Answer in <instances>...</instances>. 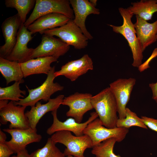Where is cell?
<instances>
[{
	"instance_id": "obj_1",
	"label": "cell",
	"mask_w": 157,
	"mask_h": 157,
	"mask_svg": "<svg viewBox=\"0 0 157 157\" xmlns=\"http://www.w3.org/2000/svg\"><path fill=\"white\" fill-rule=\"evenodd\" d=\"M91 102L103 126L109 128L117 127L119 118L117 106L114 96L109 87L92 96Z\"/></svg>"
},
{
	"instance_id": "obj_2",
	"label": "cell",
	"mask_w": 157,
	"mask_h": 157,
	"mask_svg": "<svg viewBox=\"0 0 157 157\" xmlns=\"http://www.w3.org/2000/svg\"><path fill=\"white\" fill-rule=\"evenodd\" d=\"M119 12L123 19V23L120 26L108 24L112 28L113 31L123 35L127 40L132 54L133 66L138 67L142 64L143 58V51L140 43L136 33L134 24L131 19L133 15L127 8H118Z\"/></svg>"
},
{
	"instance_id": "obj_3",
	"label": "cell",
	"mask_w": 157,
	"mask_h": 157,
	"mask_svg": "<svg viewBox=\"0 0 157 157\" xmlns=\"http://www.w3.org/2000/svg\"><path fill=\"white\" fill-rule=\"evenodd\" d=\"M55 67H52L47 74V78L40 86L33 89H29L26 85L28 92V96L24 99H21L18 102H14L17 105L25 106H34L40 100L48 101L51 99V96L56 92L62 90L64 87L57 83H54L56 78L54 75Z\"/></svg>"
},
{
	"instance_id": "obj_4",
	"label": "cell",
	"mask_w": 157,
	"mask_h": 157,
	"mask_svg": "<svg viewBox=\"0 0 157 157\" xmlns=\"http://www.w3.org/2000/svg\"><path fill=\"white\" fill-rule=\"evenodd\" d=\"M71 132L63 130L56 132L51 138L55 143L63 144L66 148L63 152L66 156L72 155L74 157H85L84 152L88 148L93 147L92 141L87 135H73Z\"/></svg>"
},
{
	"instance_id": "obj_5",
	"label": "cell",
	"mask_w": 157,
	"mask_h": 157,
	"mask_svg": "<svg viewBox=\"0 0 157 157\" xmlns=\"http://www.w3.org/2000/svg\"><path fill=\"white\" fill-rule=\"evenodd\" d=\"M53 13L63 14L71 19L74 17L73 9L68 0H36L34 9L24 24L28 27L40 17Z\"/></svg>"
},
{
	"instance_id": "obj_6",
	"label": "cell",
	"mask_w": 157,
	"mask_h": 157,
	"mask_svg": "<svg viewBox=\"0 0 157 157\" xmlns=\"http://www.w3.org/2000/svg\"><path fill=\"white\" fill-rule=\"evenodd\" d=\"M42 34L56 36L76 49H83L88 45L89 39L73 19H70L66 24L60 27L46 30Z\"/></svg>"
},
{
	"instance_id": "obj_7",
	"label": "cell",
	"mask_w": 157,
	"mask_h": 157,
	"mask_svg": "<svg viewBox=\"0 0 157 157\" xmlns=\"http://www.w3.org/2000/svg\"><path fill=\"white\" fill-rule=\"evenodd\" d=\"M129 131V129L124 128L106 127L103 125L99 119L97 118L88 124L83 133L90 138L93 147L111 138H115L117 142H121L125 138Z\"/></svg>"
},
{
	"instance_id": "obj_8",
	"label": "cell",
	"mask_w": 157,
	"mask_h": 157,
	"mask_svg": "<svg viewBox=\"0 0 157 157\" xmlns=\"http://www.w3.org/2000/svg\"><path fill=\"white\" fill-rule=\"evenodd\" d=\"M92 97L90 93L76 92L64 97L62 104L69 108L67 116L73 117L76 122L81 123L84 115L93 109L91 102Z\"/></svg>"
},
{
	"instance_id": "obj_9",
	"label": "cell",
	"mask_w": 157,
	"mask_h": 157,
	"mask_svg": "<svg viewBox=\"0 0 157 157\" xmlns=\"http://www.w3.org/2000/svg\"><path fill=\"white\" fill-rule=\"evenodd\" d=\"M69 48L70 46L59 38L43 34L40 44L34 49L31 59L52 56L58 59L66 53Z\"/></svg>"
},
{
	"instance_id": "obj_10",
	"label": "cell",
	"mask_w": 157,
	"mask_h": 157,
	"mask_svg": "<svg viewBox=\"0 0 157 157\" xmlns=\"http://www.w3.org/2000/svg\"><path fill=\"white\" fill-rule=\"evenodd\" d=\"M135 78H119L109 85V88L116 100L118 117H125L126 105L130 98L131 92L135 84Z\"/></svg>"
},
{
	"instance_id": "obj_11",
	"label": "cell",
	"mask_w": 157,
	"mask_h": 157,
	"mask_svg": "<svg viewBox=\"0 0 157 157\" xmlns=\"http://www.w3.org/2000/svg\"><path fill=\"white\" fill-rule=\"evenodd\" d=\"M26 106L16 105L10 101L4 108L0 109V122L2 124L10 122V129H26L30 128L28 120L25 115Z\"/></svg>"
},
{
	"instance_id": "obj_12",
	"label": "cell",
	"mask_w": 157,
	"mask_h": 157,
	"mask_svg": "<svg viewBox=\"0 0 157 157\" xmlns=\"http://www.w3.org/2000/svg\"><path fill=\"white\" fill-rule=\"evenodd\" d=\"M3 131L11 136V140L5 142L15 154L26 149L28 144L40 142L42 138L37 130L30 127L26 129H4Z\"/></svg>"
},
{
	"instance_id": "obj_13",
	"label": "cell",
	"mask_w": 157,
	"mask_h": 157,
	"mask_svg": "<svg viewBox=\"0 0 157 157\" xmlns=\"http://www.w3.org/2000/svg\"><path fill=\"white\" fill-rule=\"evenodd\" d=\"M22 23L18 13L7 18L3 22L1 28L5 43L0 47V57L6 59L10 54Z\"/></svg>"
},
{
	"instance_id": "obj_14",
	"label": "cell",
	"mask_w": 157,
	"mask_h": 157,
	"mask_svg": "<svg viewBox=\"0 0 157 157\" xmlns=\"http://www.w3.org/2000/svg\"><path fill=\"white\" fill-rule=\"evenodd\" d=\"M32 34L22 23L18 32L15 45L6 59L20 63L31 59L34 49L28 48L27 44L33 38Z\"/></svg>"
},
{
	"instance_id": "obj_15",
	"label": "cell",
	"mask_w": 157,
	"mask_h": 157,
	"mask_svg": "<svg viewBox=\"0 0 157 157\" xmlns=\"http://www.w3.org/2000/svg\"><path fill=\"white\" fill-rule=\"evenodd\" d=\"M57 113V110L51 112L53 120L52 124L47 131V133L49 135H52L59 131L65 130L73 132L76 136H82L84 135L83 131L88 124L98 117L96 112H93L90 113L88 119L83 123H77L72 118H69L62 122L58 119Z\"/></svg>"
},
{
	"instance_id": "obj_16",
	"label": "cell",
	"mask_w": 157,
	"mask_h": 157,
	"mask_svg": "<svg viewBox=\"0 0 157 157\" xmlns=\"http://www.w3.org/2000/svg\"><path fill=\"white\" fill-rule=\"evenodd\" d=\"M93 69L92 60L88 54H86L79 59L68 62L61 67L60 70L55 71L54 75L56 77L64 76L73 81L89 70Z\"/></svg>"
},
{
	"instance_id": "obj_17",
	"label": "cell",
	"mask_w": 157,
	"mask_h": 157,
	"mask_svg": "<svg viewBox=\"0 0 157 157\" xmlns=\"http://www.w3.org/2000/svg\"><path fill=\"white\" fill-rule=\"evenodd\" d=\"M69 1L74 13V22L81 29L88 39H92V36L86 28L85 20L88 16L90 14H99V10L92 5L88 0H70Z\"/></svg>"
},
{
	"instance_id": "obj_18",
	"label": "cell",
	"mask_w": 157,
	"mask_h": 157,
	"mask_svg": "<svg viewBox=\"0 0 157 157\" xmlns=\"http://www.w3.org/2000/svg\"><path fill=\"white\" fill-rule=\"evenodd\" d=\"M64 98V95H59L55 98L51 99L46 104H42L38 101L35 106L31 107L30 110L25 113L30 127L37 130V125L41 118L49 112L57 110L62 104Z\"/></svg>"
},
{
	"instance_id": "obj_19",
	"label": "cell",
	"mask_w": 157,
	"mask_h": 157,
	"mask_svg": "<svg viewBox=\"0 0 157 157\" xmlns=\"http://www.w3.org/2000/svg\"><path fill=\"white\" fill-rule=\"evenodd\" d=\"M70 19L60 13H50L40 17L27 28L32 34L39 33L42 34L46 30L59 27L65 24Z\"/></svg>"
},
{
	"instance_id": "obj_20",
	"label": "cell",
	"mask_w": 157,
	"mask_h": 157,
	"mask_svg": "<svg viewBox=\"0 0 157 157\" xmlns=\"http://www.w3.org/2000/svg\"><path fill=\"white\" fill-rule=\"evenodd\" d=\"M136 18L134 27L143 52L147 47L157 41V20L150 23L137 15Z\"/></svg>"
},
{
	"instance_id": "obj_21",
	"label": "cell",
	"mask_w": 157,
	"mask_h": 157,
	"mask_svg": "<svg viewBox=\"0 0 157 157\" xmlns=\"http://www.w3.org/2000/svg\"><path fill=\"white\" fill-rule=\"evenodd\" d=\"M57 59L52 56L40 57L33 58L20 63L26 78L34 74H47L51 69V63L56 62Z\"/></svg>"
},
{
	"instance_id": "obj_22",
	"label": "cell",
	"mask_w": 157,
	"mask_h": 157,
	"mask_svg": "<svg viewBox=\"0 0 157 157\" xmlns=\"http://www.w3.org/2000/svg\"><path fill=\"white\" fill-rule=\"evenodd\" d=\"M0 72L5 78L7 85L12 81L24 80L20 64L17 62L0 57Z\"/></svg>"
},
{
	"instance_id": "obj_23",
	"label": "cell",
	"mask_w": 157,
	"mask_h": 157,
	"mask_svg": "<svg viewBox=\"0 0 157 157\" xmlns=\"http://www.w3.org/2000/svg\"><path fill=\"white\" fill-rule=\"evenodd\" d=\"M131 4L127 9L146 21L151 20L153 14L157 12V0H141Z\"/></svg>"
},
{
	"instance_id": "obj_24",
	"label": "cell",
	"mask_w": 157,
	"mask_h": 157,
	"mask_svg": "<svg viewBox=\"0 0 157 157\" xmlns=\"http://www.w3.org/2000/svg\"><path fill=\"white\" fill-rule=\"evenodd\" d=\"M5 5L7 7L15 8L22 22L26 21L27 15L35 5V0H6Z\"/></svg>"
},
{
	"instance_id": "obj_25",
	"label": "cell",
	"mask_w": 157,
	"mask_h": 157,
	"mask_svg": "<svg viewBox=\"0 0 157 157\" xmlns=\"http://www.w3.org/2000/svg\"><path fill=\"white\" fill-rule=\"evenodd\" d=\"M116 142L117 140L115 138L107 139L94 146L91 153L95 155L96 157H121L113 152V147Z\"/></svg>"
},
{
	"instance_id": "obj_26",
	"label": "cell",
	"mask_w": 157,
	"mask_h": 157,
	"mask_svg": "<svg viewBox=\"0 0 157 157\" xmlns=\"http://www.w3.org/2000/svg\"><path fill=\"white\" fill-rule=\"evenodd\" d=\"M24 80L15 82L11 85L6 87H0V100H10L18 102L20 97L24 98L22 94L25 95L26 91L20 90L19 84L24 82Z\"/></svg>"
},
{
	"instance_id": "obj_27",
	"label": "cell",
	"mask_w": 157,
	"mask_h": 157,
	"mask_svg": "<svg viewBox=\"0 0 157 157\" xmlns=\"http://www.w3.org/2000/svg\"><path fill=\"white\" fill-rule=\"evenodd\" d=\"M56 143L49 138L45 145L30 154V157H66L56 146Z\"/></svg>"
},
{
	"instance_id": "obj_28",
	"label": "cell",
	"mask_w": 157,
	"mask_h": 157,
	"mask_svg": "<svg viewBox=\"0 0 157 157\" xmlns=\"http://www.w3.org/2000/svg\"><path fill=\"white\" fill-rule=\"evenodd\" d=\"M125 115L124 118H118L117 123V127L129 129L131 126H136L147 129V127L144 124L142 119L128 108H126V109Z\"/></svg>"
},
{
	"instance_id": "obj_29",
	"label": "cell",
	"mask_w": 157,
	"mask_h": 157,
	"mask_svg": "<svg viewBox=\"0 0 157 157\" xmlns=\"http://www.w3.org/2000/svg\"><path fill=\"white\" fill-rule=\"evenodd\" d=\"M141 118L147 127L157 133V119L146 116H142Z\"/></svg>"
},
{
	"instance_id": "obj_30",
	"label": "cell",
	"mask_w": 157,
	"mask_h": 157,
	"mask_svg": "<svg viewBox=\"0 0 157 157\" xmlns=\"http://www.w3.org/2000/svg\"><path fill=\"white\" fill-rule=\"evenodd\" d=\"M14 153L6 142H0V157H10Z\"/></svg>"
},
{
	"instance_id": "obj_31",
	"label": "cell",
	"mask_w": 157,
	"mask_h": 157,
	"mask_svg": "<svg viewBox=\"0 0 157 157\" xmlns=\"http://www.w3.org/2000/svg\"><path fill=\"white\" fill-rule=\"evenodd\" d=\"M157 56V48L155 49L147 61L145 62L144 64H142L138 68L139 71L142 72L145 70L149 67V63L151 60Z\"/></svg>"
},
{
	"instance_id": "obj_32",
	"label": "cell",
	"mask_w": 157,
	"mask_h": 157,
	"mask_svg": "<svg viewBox=\"0 0 157 157\" xmlns=\"http://www.w3.org/2000/svg\"><path fill=\"white\" fill-rule=\"evenodd\" d=\"M149 86L152 92V98L157 103V81L155 83H149Z\"/></svg>"
},
{
	"instance_id": "obj_33",
	"label": "cell",
	"mask_w": 157,
	"mask_h": 157,
	"mask_svg": "<svg viewBox=\"0 0 157 157\" xmlns=\"http://www.w3.org/2000/svg\"><path fill=\"white\" fill-rule=\"evenodd\" d=\"M16 156V157H30V154L26 148L17 152Z\"/></svg>"
},
{
	"instance_id": "obj_34",
	"label": "cell",
	"mask_w": 157,
	"mask_h": 157,
	"mask_svg": "<svg viewBox=\"0 0 157 157\" xmlns=\"http://www.w3.org/2000/svg\"><path fill=\"white\" fill-rule=\"evenodd\" d=\"M6 136L5 133L0 130V142H5L6 141Z\"/></svg>"
},
{
	"instance_id": "obj_35",
	"label": "cell",
	"mask_w": 157,
	"mask_h": 157,
	"mask_svg": "<svg viewBox=\"0 0 157 157\" xmlns=\"http://www.w3.org/2000/svg\"><path fill=\"white\" fill-rule=\"evenodd\" d=\"M8 103V100H0V109L5 107Z\"/></svg>"
},
{
	"instance_id": "obj_36",
	"label": "cell",
	"mask_w": 157,
	"mask_h": 157,
	"mask_svg": "<svg viewBox=\"0 0 157 157\" xmlns=\"http://www.w3.org/2000/svg\"><path fill=\"white\" fill-rule=\"evenodd\" d=\"M91 4L94 6L96 7L97 5V0H90L89 1Z\"/></svg>"
},
{
	"instance_id": "obj_37",
	"label": "cell",
	"mask_w": 157,
	"mask_h": 157,
	"mask_svg": "<svg viewBox=\"0 0 157 157\" xmlns=\"http://www.w3.org/2000/svg\"><path fill=\"white\" fill-rule=\"evenodd\" d=\"M66 157H73V156H72L69 155V156H66Z\"/></svg>"
},
{
	"instance_id": "obj_38",
	"label": "cell",
	"mask_w": 157,
	"mask_h": 157,
	"mask_svg": "<svg viewBox=\"0 0 157 157\" xmlns=\"http://www.w3.org/2000/svg\"><path fill=\"white\" fill-rule=\"evenodd\" d=\"M10 157H16V156H11Z\"/></svg>"
},
{
	"instance_id": "obj_39",
	"label": "cell",
	"mask_w": 157,
	"mask_h": 157,
	"mask_svg": "<svg viewBox=\"0 0 157 157\" xmlns=\"http://www.w3.org/2000/svg\"><path fill=\"white\" fill-rule=\"evenodd\" d=\"M156 37H157V36H156Z\"/></svg>"
}]
</instances>
